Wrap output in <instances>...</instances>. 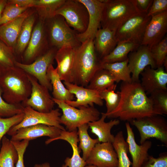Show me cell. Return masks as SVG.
I'll use <instances>...</instances> for the list:
<instances>
[{
    "label": "cell",
    "instance_id": "obj_29",
    "mask_svg": "<svg viewBox=\"0 0 167 167\" xmlns=\"http://www.w3.org/2000/svg\"><path fill=\"white\" fill-rule=\"evenodd\" d=\"M139 45L130 42H118L111 53L101 59L102 64L125 61L128 59L129 54Z\"/></svg>",
    "mask_w": 167,
    "mask_h": 167
},
{
    "label": "cell",
    "instance_id": "obj_49",
    "mask_svg": "<svg viewBox=\"0 0 167 167\" xmlns=\"http://www.w3.org/2000/svg\"><path fill=\"white\" fill-rule=\"evenodd\" d=\"M33 167H51L49 163L45 162L41 164H36ZM62 167H67L65 164L63 165Z\"/></svg>",
    "mask_w": 167,
    "mask_h": 167
},
{
    "label": "cell",
    "instance_id": "obj_6",
    "mask_svg": "<svg viewBox=\"0 0 167 167\" xmlns=\"http://www.w3.org/2000/svg\"><path fill=\"white\" fill-rule=\"evenodd\" d=\"M53 99L62 112L60 117V123L66 127L69 131L77 130L80 126L100 118V113L94 106H81L77 109L65 101L53 98Z\"/></svg>",
    "mask_w": 167,
    "mask_h": 167
},
{
    "label": "cell",
    "instance_id": "obj_2",
    "mask_svg": "<svg viewBox=\"0 0 167 167\" xmlns=\"http://www.w3.org/2000/svg\"><path fill=\"white\" fill-rule=\"evenodd\" d=\"M102 65L95 49L94 39L82 42L75 49L71 83L86 87L95 73L102 68Z\"/></svg>",
    "mask_w": 167,
    "mask_h": 167
},
{
    "label": "cell",
    "instance_id": "obj_34",
    "mask_svg": "<svg viewBox=\"0 0 167 167\" xmlns=\"http://www.w3.org/2000/svg\"><path fill=\"white\" fill-rule=\"evenodd\" d=\"M128 60L121 62L104 63L102 68L109 71L113 75L118 83L131 82V73L128 67Z\"/></svg>",
    "mask_w": 167,
    "mask_h": 167
},
{
    "label": "cell",
    "instance_id": "obj_19",
    "mask_svg": "<svg viewBox=\"0 0 167 167\" xmlns=\"http://www.w3.org/2000/svg\"><path fill=\"white\" fill-rule=\"evenodd\" d=\"M63 83L66 88L76 97L75 101H65L67 104L75 108L92 106L94 104L103 106V100L101 98L99 92L75 84L65 81Z\"/></svg>",
    "mask_w": 167,
    "mask_h": 167
},
{
    "label": "cell",
    "instance_id": "obj_45",
    "mask_svg": "<svg viewBox=\"0 0 167 167\" xmlns=\"http://www.w3.org/2000/svg\"><path fill=\"white\" fill-rule=\"evenodd\" d=\"M167 11V0H153L148 14L152 16Z\"/></svg>",
    "mask_w": 167,
    "mask_h": 167
},
{
    "label": "cell",
    "instance_id": "obj_14",
    "mask_svg": "<svg viewBox=\"0 0 167 167\" xmlns=\"http://www.w3.org/2000/svg\"><path fill=\"white\" fill-rule=\"evenodd\" d=\"M128 60V67L133 82H140L139 75L147 66H150L153 69L157 68L150 49L146 45H140L130 52Z\"/></svg>",
    "mask_w": 167,
    "mask_h": 167
},
{
    "label": "cell",
    "instance_id": "obj_27",
    "mask_svg": "<svg viewBox=\"0 0 167 167\" xmlns=\"http://www.w3.org/2000/svg\"><path fill=\"white\" fill-rule=\"evenodd\" d=\"M47 75L52 87V94L54 98L65 102L73 101L74 95L63 84L58 73L57 68H54L53 64L48 67Z\"/></svg>",
    "mask_w": 167,
    "mask_h": 167
},
{
    "label": "cell",
    "instance_id": "obj_5",
    "mask_svg": "<svg viewBox=\"0 0 167 167\" xmlns=\"http://www.w3.org/2000/svg\"><path fill=\"white\" fill-rule=\"evenodd\" d=\"M45 29L50 48L58 49L66 45L76 49L81 43L77 37L78 33L70 27L62 16L56 15L45 21Z\"/></svg>",
    "mask_w": 167,
    "mask_h": 167
},
{
    "label": "cell",
    "instance_id": "obj_44",
    "mask_svg": "<svg viewBox=\"0 0 167 167\" xmlns=\"http://www.w3.org/2000/svg\"><path fill=\"white\" fill-rule=\"evenodd\" d=\"M142 167H167V153L161 154L157 158L149 155Z\"/></svg>",
    "mask_w": 167,
    "mask_h": 167
},
{
    "label": "cell",
    "instance_id": "obj_51",
    "mask_svg": "<svg viewBox=\"0 0 167 167\" xmlns=\"http://www.w3.org/2000/svg\"><path fill=\"white\" fill-rule=\"evenodd\" d=\"M3 69V68L0 65V74H1Z\"/></svg>",
    "mask_w": 167,
    "mask_h": 167
},
{
    "label": "cell",
    "instance_id": "obj_8",
    "mask_svg": "<svg viewBox=\"0 0 167 167\" xmlns=\"http://www.w3.org/2000/svg\"><path fill=\"white\" fill-rule=\"evenodd\" d=\"M152 16L139 13L131 17L115 31L118 42H130L140 45Z\"/></svg>",
    "mask_w": 167,
    "mask_h": 167
},
{
    "label": "cell",
    "instance_id": "obj_42",
    "mask_svg": "<svg viewBox=\"0 0 167 167\" xmlns=\"http://www.w3.org/2000/svg\"><path fill=\"white\" fill-rule=\"evenodd\" d=\"M24 116L23 113L9 117H0V150L1 140L3 137L11 128L22 121Z\"/></svg>",
    "mask_w": 167,
    "mask_h": 167
},
{
    "label": "cell",
    "instance_id": "obj_28",
    "mask_svg": "<svg viewBox=\"0 0 167 167\" xmlns=\"http://www.w3.org/2000/svg\"><path fill=\"white\" fill-rule=\"evenodd\" d=\"M35 19V15L32 13L24 22L14 49L15 53L22 54L25 50L31 37Z\"/></svg>",
    "mask_w": 167,
    "mask_h": 167
},
{
    "label": "cell",
    "instance_id": "obj_43",
    "mask_svg": "<svg viewBox=\"0 0 167 167\" xmlns=\"http://www.w3.org/2000/svg\"><path fill=\"white\" fill-rule=\"evenodd\" d=\"M11 141L16 149L18 154V160L15 167H25L24 154L28 146L29 141L26 140L20 141Z\"/></svg>",
    "mask_w": 167,
    "mask_h": 167
},
{
    "label": "cell",
    "instance_id": "obj_18",
    "mask_svg": "<svg viewBox=\"0 0 167 167\" xmlns=\"http://www.w3.org/2000/svg\"><path fill=\"white\" fill-rule=\"evenodd\" d=\"M140 75V83L147 95L158 91L167 90V72L163 66L153 69L148 66Z\"/></svg>",
    "mask_w": 167,
    "mask_h": 167
},
{
    "label": "cell",
    "instance_id": "obj_40",
    "mask_svg": "<svg viewBox=\"0 0 167 167\" xmlns=\"http://www.w3.org/2000/svg\"><path fill=\"white\" fill-rule=\"evenodd\" d=\"M24 108L21 104L13 105L6 102L2 98L0 87V117L8 118L23 113Z\"/></svg>",
    "mask_w": 167,
    "mask_h": 167
},
{
    "label": "cell",
    "instance_id": "obj_36",
    "mask_svg": "<svg viewBox=\"0 0 167 167\" xmlns=\"http://www.w3.org/2000/svg\"><path fill=\"white\" fill-rule=\"evenodd\" d=\"M117 85L114 84L107 88L99 92L100 96L106 102L107 111L106 113H109L118 106L120 99V94L119 91L117 92L115 91Z\"/></svg>",
    "mask_w": 167,
    "mask_h": 167
},
{
    "label": "cell",
    "instance_id": "obj_12",
    "mask_svg": "<svg viewBox=\"0 0 167 167\" xmlns=\"http://www.w3.org/2000/svg\"><path fill=\"white\" fill-rule=\"evenodd\" d=\"M50 48L46 33L45 21L39 19L34 27L31 38L23 55L24 64L32 63Z\"/></svg>",
    "mask_w": 167,
    "mask_h": 167
},
{
    "label": "cell",
    "instance_id": "obj_48",
    "mask_svg": "<svg viewBox=\"0 0 167 167\" xmlns=\"http://www.w3.org/2000/svg\"><path fill=\"white\" fill-rule=\"evenodd\" d=\"M7 2V0H0V18Z\"/></svg>",
    "mask_w": 167,
    "mask_h": 167
},
{
    "label": "cell",
    "instance_id": "obj_32",
    "mask_svg": "<svg viewBox=\"0 0 167 167\" xmlns=\"http://www.w3.org/2000/svg\"><path fill=\"white\" fill-rule=\"evenodd\" d=\"M112 144L117 155V167H130L132 163L127 155L128 145L122 131L118 132L114 136Z\"/></svg>",
    "mask_w": 167,
    "mask_h": 167
},
{
    "label": "cell",
    "instance_id": "obj_23",
    "mask_svg": "<svg viewBox=\"0 0 167 167\" xmlns=\"http://www.w3.org/2000/svg\"><path fill=\"white\" fill-rule=\"evenodd\" d=\"M28 9L13 20L0 25V39L14 51L23 24L32 13Z\"/></svg>",
    "mask_w": 167,
    "mask_h": 167
},
{
    "label": "cell",
    "instance_id": "obj_13",
    "mask_svg": "<svg viewBox=\"0 0 167 167\" xmlns=\"http://www.w3.org/2000/svg\"><path fill=\"white\" fill-rule=\"evenodd\" d=\"M27 75L32 84V92L30 97L22 103V105L24 107H29L39 112H50L54 109L55 103L49 93V90L40 84L35 77Z\"/></svg>",
    "mask_w": 167,
    "mask_h": 167
},
{
    "label": "cell",
    "instance_id": "obj_22",
    "mask_svg": "<svg viewBox=\"0 0 167 167\" xmlns=\"http://www.w3.org/2000/svg\"><path fill=\"white\" fill-rule=\"evenodd\" d=\"M75 49L70 45L58 49L55 60L57 63V72L62 81L71 83Z\"/></svg>",
    "mask_w": 167,
    "mask_h": 167
},
{
    "label": "cell",
    "instance_id": "obj_21",
    "mask_svg": "<svg viewBox=\"0 0 167 167\" xmlns=\"http://www.w3.org/2000/svg\"><path fill=\"white\" fill-rule=\"evenodd\" d=\"M128 151L132 157L131 167H142L147 160L149 155L148 152L152 146L151 141L147 140L142 144L138 145L136 143L134 133L129 122L125 123Z\"/></svg>",
    "mask_w": 167,
    "mask_h": 167
},
{
    "label": "cell",
    "instance_id": "obj_41",
    "mask_svg": "<svg viewBox=\"0 0 167 167\" xmlns=\"http://www.w3.org/2000/svg\"><path fill=\"white\" fill-rule=\"evenodd\" d=\"M14 50L0 39V65L5 69L15 66L16 61Z\"/></svg>",
    "mask_w": 167,
    "mask_h": 167
},
{
    "label": "cell",
    "instance_id": "obj_4",
    "mask_svg": "<svg viewBox=\"0 0 167 167\" xmlns=\"http://www.w3.org/2000/svg\"><path fill=\"white\" fill-rule=\"evenodd\" d=\"M101 28L116 31L131 17L140 12L135 0H103Z\"/></svg>",
    "mask_w": 167,
    "mask_h": 167
},
{
    "label": "cell",
    "instance_id": "obj_16",
    "mask_svg": "<svg viewBox=\"0 0 167 167\" xmlns=\"http://www.w3.org/2000/svg\"><path fill=\"white\" fill-rule=\"evenodd\" d=\"M62 131L56 126L42 124H37L19 129L15 135L11 136L10 140L20 141L26 140L29 141L40 137L47 136L49 138L45 141V144L47 145L58 137Z\"/></svg>",
    "mask_w": 167,
    "mask_h": 167
},
{
    "label": "cell",
    "instance_id": "obj_31",
    "mask_svg": "<svg viewBox=\"0 0 167 167\" xmlns=\"http://www.w3.org/2000/svg\"><path fill=\"white\" fill-rule=\"evenodd\" d=\"M115 82V79L112 74L102 68L95 73L86 88L100 92L110 87Z\"/></svg>",
    "mask_w": 167,
    "mask_h": 167
},
{
    "label": "cell",
    "instance_id": "obj_39",
    "mask_svg": "<svg viewBox=\"0 0 167 167\" xmlns=\"http://www.w3.org/2000/svg\"><path fill=\"white\" fill-rule=\"evenodd\" d=\"M148 97L156 109L162 115L167 114V90L154 92Z\"/></svg>",
    "mask_w": 167,
    "mask_h": 167
},
{
    "label": "cell",
    "instance_id": "obj_46",
    "mask_svg": "<svg viewBox=\"0 0 167 167\" xmlns=\"http://www.w3.org/2000/svg\"><path fill=\"white\" fill-rule=\"evenodd\" d=\"M136 6L140 12L148 13L153 0H135Z\"/></svg>",
    "mask_w": 167,
    "mask_h": 167
},
{
    "label": "cell",
    "instance_id": "obj_33",
    "mask_svg": "<svg viewBox=\"0 0 167 167\" xmlns=\"http://www.w3.org/2000/svg\"><path fill=\"white\" fill-rule=\"evenodd\" d=\"M66 0H37L35 7L37 11L39 19L44 21L55 15L56 11Z\"/></svg>",
    "mask_w": 167,
    "mask_h": 167
},
{
    "label": "cell",
    "instance_id": "obj_38",
    "mask_svg": "<svg viewBox=\"0 0 167 167\" xmlns=\"http://www.w3.org/2000/svg\"><path fill=\"white\" fill-rule=\"evenodd\" d=\"M28 9L7 2L0 18V25L13 20Z\"/></svg>",
    "mask_w": 167,
    "mask_h": 167
},
{
    "label": "cell",
    "instance_id": "obj_26",
    "mask_svg": "<svg viewBox=\"0 0 167 167\" xmlns=\"http://www.w3.org/2000/svg\"><path fill=\"white\" fill-rule=\"evenodd\" d=\"M61 139L68 142L71 145L73 154L71 157H66L65 160V165L67 167H84L87 165L86 161L79 154L78 143L79 142L77 130L72 131L62 130L60 135L54 139L53 142Z\"/></svg>",
    "mask_w": 167,
    "mask_h": 167
},
{
    "label": "cell",
    "instance_id": "obj_1",
    "mask_svg": "<svg viewBox=\"0 0 167 167\" xmlns=\"http://www.w3.org/2000/svg\"><path fill=\"white\" fill-rule=\"evenodd\" d=\"M119 91L120 99L115 109L106 113L107 118L131 121L156 115H162L154 107L142 88L140 82H122Z\"/></svg>",
    "mask_w": 167,
    "mask_h": 167
},
{
    "label": "cell",
    "instance_id": "obj_35",
    "mask_svg": "<svg viewBox=\"0 0 167 167\" xmlns=\"http://www.w3.org/2000/svg\"><path fill=\"white\" fill-rule=\"evenodd\" d=\"M89 127L88 124H86L78 128L79 148L82 151V158L85 161L96 144L99 143L97 138L93 139L89 135L88 132Z\"/></svg>",
    "mask_w": 167,
    "mask_h": 167
},
{
    "label": "cell",
    "instance_id": "obj_50",
    "mask_svg": "<svg viewBox=\"0 0 167 167\" xmlns=\"http://www.w3.org/2000/svg\"><path fill=\"white\" fill-rule=\"evenodd\" d=\"M84 167H97L96 166L91 165H87Z\"/></svg>",
    "mask_w": 167,
    "mask_h": 167
},
{
    "label": "cell",
    "instance_id": "obj_30",
    "mask_svg": "<svg viewBox=\"0 0 167 167\" xmlns=\"http://www.w3.org/2000/svg\"><path fill=\"white\" fill-rule=\"evenodd\" d=\"M17 151L10 140L4 135L1 140L0 167H15L18 160Z\"/></svg>",
    "mask_w": 167,
    "mask_h": 167
},
{
    "label": "cell",
    "instance_id": "obj_47",
    "mask_svg": "<svg viewBox=\"0 0 167 167\" xmlns=\"http://www.w3.org/2000/svg\"><path fill=\"white\" fill-rule=\"evenodd\" d=\"M8 2L17 5L22 7L29 8L35 7L37 0H8Z\"/></svg>",
    "mask_w": 167,
    "mask_h": 167
},
{
    "label": "cell",
    "instance_id": "obj_3",
    "mask_svg": "<svg viewBox=\"0 0 167 167\" xmlns=\"http://www.w3.org/2000/svg\"><path fill=\"white\" fill-rule=\"evenodd\" d=\"M0 87L4 100L13 105L24 102L32 92L27 74L15 66L3 69L0 74Z\"/></svg>",
    "mask_w": 167,
    "mask_h": 167
},
{
    "label": "cell",
    "instance_id": "obj_10",
    "mask_svg": "<svg viewBox=\"0 0 167 167\" xmlns=\"http://www.w3.org/2000/svg\"><path fill=\"white\" fill-rule=\"evenodd\" d=\"M24 117L19 124L11 128L7 134L12 136L19 129L37 124H44L57 127L62 130H65L61 125V113L59 109H53L49 112L44 113L36 111L28 106L24 107Z\"/></svg>",
    "mask_w": 167,
    "mask_h": 167
},
{
    "label": "cell",
    "instance_id": "obj_15",
    "mask_svg": "<svg viewBox=\"0 0 167 167\" xmlns=\"http://www.w3.org/2000/svg\"><path fill=\"white\" fill-rule=\"evenodd\" d=\"M87 8L89 15L88 24L85 32L77 34L81 43L89 39H94L97 30L101 27L102 12L104 6L103 0H78Z\"/></svg>",
    "mask_w": 167,
    "mask_h": 167
},
{
    "label": "cell",
    "instance_id": "obj_25",
    "mask_svg": "<svg viewBox=\"0 0 167 167\" xmlns=\"http://www.w3.org/2000/svg\"><path fill=\"white\" fill-rule=\"evenodd\" d=\"M101 116L98 120L89 122L88 124L91 129V132L97 137L99 143H110L113 142L114 136L112 134L111 131L114 126L120 123L119 119H114L108 122L105 120L106 116L104 113H101Z\"/></svg>",
    "mask_w": 167,
    "mask_h": 167
},
{
    "label": "cell",
    "instance_id": "obj_9",
    "mask_svg": "<svg viewBox=\"0 0 167 167\" xmlns=\"http://www.w3.org/2000/svg\"><path fill=\"white\" fill-rule=\"evenodd\" d=\"M62 16L69 26L78 33H84L88 24L89 15L85 6L78 0H66L56 11Z\"/></svg>",
    "mask_w": 167,
    "mask_h": 167
},
{
    "label": "cell",
    "instance_id": "obj_11",
    "mask_svg": "<svg viewBox=\"0 0 167 167\" xmlns=\"http://www.w3.org/2000/svg\"><path fill=\"white\" fill-rule=\"evenodd\" d=\"M58 50L55 48H50L32 63L26 64L16 61L15 66L35 77L40 84L51 91L52 87L47 77V71L49 66L53 64Z\"/></svg>",
    "mask_w": 167,
    "mask_h": 167
},
{
    "label": "cell",
    "instance_id": "obj_24",
    "mask_svg": "<svg viewBox=\"0 0 167 167\" xmlns=\"http://www.w3.org/2000/svg\"><path fill=\"white\" fill-rule=\"evenodd\" d=\"M118 43L115 31L107 28H99L94 39L95 51L101 59L111 53Z\"/></svg>",
    "mask_w": 167,
    "mask_h": 167
},
{
    "label": "cell",
    "instance_id": "obj_20",
    "mask_svg": "<svg viewBox=\"0 0 167 167\" xmlns=\"http://www.w3.org/2000/svg\"><path fill=\"white\" fill-rule=\"evenodd\" d=\"M167 32V11L152 16L148 24L141 45L150 49L162 40Z\"/></svg>",
    "mask_w": 167,
    "mask_h": 167
},
{
    "label": "cell",
    "instance_id": "obj_7",
    "mask_svg": "<svg viewBox=\"0 0 167 167\" xmlns=\"http://www.w3.org/2000/svg\"><path fill=\"white\" fill-rule=\"evenodd\" d=\"M162 116L147 117L130 122L139 132L140 144L151 138H155L167 146V122Z\"/></svg>",
    "mask_w": 167,
    "mask_h": 167
},
{
    "label": "cell",
    "instance_id": "obj_37",
    "mask_svg": "<svg viewBox=\"0 0 167 167\" xmlns=\"http://www.w3.org/2000/svg\"><path fill=\"white\" fill-rule=\"evenodd\" d=\"M157 68L163 66L167 59V37L166 36L160 41L150 48Z\"/></svg>",
    "mask_w": 167,
    "mask_h": 167
},
{
    "label": "cell",
    "instance_id": "obj_17",
    "mask_svg": "<svg viewBox=\"0 0 167 167\" xmlns=\"http://www.w3.org/2000/svg\"><path fill=\"white\" fill-rule=\"evenodd\" d=\"M87 165L97 167H117V153L112 143H98L91 152L87 160Z\"/></svg>",
    "mask_w": 167,
    "mask_h": 167
}]
</instances>
